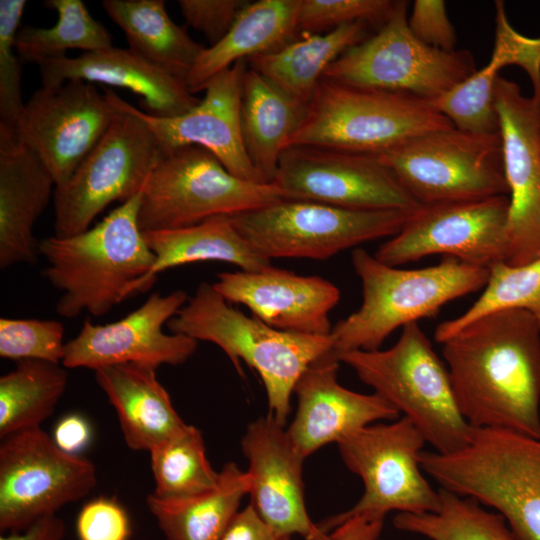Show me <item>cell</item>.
Wrapping results in <instances>:
<instances>
[{
  "label": "cell",
  "instance_id": "45",
  "mask_svg": "<svg viewBox=\"0 0 540 540\" xmlns=\"http://www.w3.org/2000/svg\"><path fill=\"white\" fill-rule=\"evenodd\" d=\"M408 25L413 35L422 43L444 51L456 50L457 36L444 1H414Z\"/></svg>",
  "mask_w": 540,
  "mask_h": 540
},
{
  "label": "cell",
  "instance_id": "29",
  "mask_svg": "<svg viewBox=\"0 0 540 540\" xmlns=\"http://www.w3.org/2000/svg\"><path fill=\"white\" fill-rule=\"evenodd\" d=\"M307 106L248 66L243 78L241 133L248 158L265 183L274 181L281 154L303 122Z\"/></svg>",
  "mask_w": 540,
  "mask_h": 540
},
{
  "label": "cell",
  "instance_id": "4",
  "mask_svg": "<svg viewBox=\"0 0 540 540\" xmlns=\"http://www.w3.org/2000/svg\"><path fill=\"white\" fill-rule=\"evenodd\" d=\"M418 459L440 488L496 510L516 540H540V438L473 427L461 449Z\"/></svg>",
  "mask_w": 540,
  "mask_h": 540
},
{
  "label": "cell",
  "instance_id": "27",
  "mask_svg": "<svg viewBox=\"0 0 540 540\" xmlns=\"http://www.w3.org/2000/svg\"><path fill=\"white\" fill-rule=\"evenodd\" d=\"M300 0L249 2L228 33L206 47L186 77L188 90L195 94L218 73L238 61L262 55L291 42L298 33Z\"/></svg>",
  "mask_w": 540,
  "mask_h": 540
},
{
  "label": "cell",
  "instance_id": "31",
  "mask_svg": "<svg viewBox=\"0 0 540 540\" xmlns=\"http://www.w3.org/2000/svg\"><path fill=\"white\" fill-rule=\"evenodd\" d=\"M102 6L130 51L185 83L206 47L169 17L163 0H104Z\"/></svg>",
  "mask_w": 540,
  "mask_h": 540
},
{
  "label": "cell",
  "instance_id": "2",
  "mask_svg": "<svg viewBox=\"0 0 540 540\" xmlns=\"http://www.w3.org/2000/svg\"><path fill=\"white\" fill-rule=\"evenodd\" d=\"M142 191L86 231L50 236L39 242L47 262L42 276L62 294L56 313L75 318L102 316L133 294L155 256L138 223Z\"/></svg>",
  "mask_w": 540,
  "mask_h": 540
},
{
  "label": "cell",
  "instance_id": "38",
  "mask_svg": "<svg viewBox=\"0 0 540 540\" xmlns=\"http://www.w3.org/2000/svg\"><path fill=\"white\" fill-rule=\"evenodd\" d=\"M498 77L488 75L481 68L429 103L459 130L499 134V119L494 103V86Z\"/></svg>",
  "mask_w": 540,
  "mask_h": 540
},
{
  "label": "cell",
  "instance_id": "50",
  "mask_svg": "<svg viewBox=\"0 0 540 540\" xmlns=\"http://www.w3.org/2000/svg\"><path fill=\"white\" fill-rule=\"evenodd\" d=\"M376 540H378V539H376Z\"/></svg>",
  "mask_w": 540,
  "mask_h": 540
},
{
  "label": "cell",
  "instance_id": "23",
  "mask_svg": "<svg viewBox=\"0 0 540 540\" xmlns=\"http://www.w3.org/2000/svg\"><path fill=\"white\" fill-rule=\"evenodd\" d=\"M339 363L331 349L307 367L294 388L297 411L286 430L305 459L324 445L400 414L376 393L362 394L340 385Z\"/></svg>",
  "mask_w": 540,
  "mask_h": 540
},
{
  "label": "cell",
  "instance_id": "41",
  "mask_svg": "<svg viewBox=\"0 0 540 540\" xmlns=\"http://www.w3.org/2000/svg\"><path fill=\"white\" fill-rule=\"evenodd\" d=\"M397 1L391 0H300L297 28L303 34L330 31L341 25L365 22L381 27Z\"/></svg>",
  "mask_w": 540,
  "mask_h": 540
},
{
  "label": "cell",
  "instance_id": "8",
  "mask_svg": "<svg viewBox=\"0 0 540 540\" xmlns=\"http://www.w3.org/2000/svg\"><path fill=\"white\" fill-rule=\"evenodd\" d=\"M286 199L290 195L274 183L239 178L207 149L185 146L162 155L149 175L138 223L142 232L177 229Z\"/></svg>",
  "mask_w": 540,
  "mask_h": 540
},
{
  "label": "cell",
  "instance_id": "25",
  "mask_svg": "<svg viewBox=\"0 0 540 540\" xmlns=\"http://www.w3.org/2000/svg\"><path fill=\"white\" fill-rule=\"evenodd\" d=\"M55 183L16 132L0 127V269L37 262L33 227L54 195Z\"/></svg>",
  "mask_w": 540,
  "mask_h": 540
},
{
  "label": "cell",
  "instance_id": "17",
  "mask_svg": "<svg viewBox=\"0 0 540 540\" xmlns=\"http://www.w3.org/2000/svg\"><path fill=\"white\" fill-rule=\"evenodd\" d=\"M119 108L107 91L69 80L42 87L25 103L17 126L18 139L42 162L55 187L65 184L101 139Z\"/></svg>",
  "mask_w": 540,
  "mask_h": 540
},
{
  "label": "cell",
  "instance_id": "26",
  "mask_svg": "<svg viewBox=\"0 0 540 540\" xmlns=\"http://www.w3.org/2000/svg\"><path fill=\"white\" fill-rule=\"evenodd\" d=\"M96 383L113 406L126 445L150 452L186 426L156 376V368L120 364L94 370Z\"/></svg>",
  "mask_w": 540,
  "mask_h": 540
},
{
  "label": "cell",
  "instance_id": "21",
  "mask_svg": "<svg viewBox=\"0 0 540 540\" xmlns=\"http://www.w3.org/2000/svg\"><path fill=\"white\" fill-rule=\"evenodd\" d=\"M247 68V60H241L215 75L204 88V98L182 115L159 117L138 109L162 155L185 146H199L215 155L235 176L265 183L248 158L241 133L243 78Z\"/></svg>",
  "mask_w": 540,
  "mask_h": 540
},
{
  "label": "cell",
  "instance_id": "20",
  "mask_svg": "<svg viewBox=\"0 0 540 540\" xmlns=\"http://www.w3.org/2000/svg\"><path fill=\"white\" fill-rule=\"evenodd\" d=\"M248 460L250 503L277 532L305 540H334L310 519L305 506V458L272 414L251 422L241 441Z\"/></svg>",
  "mask_w": 540,
  "mask_h": 540
},
{
  "label": "cell",
  "instance_id": "10",
  "mask_svg": "<svg viewBox=\"0 0 540 540\" xmlns=\"http://www.w3.org/2000/svg\"><path fill=\"white\" fill-rule=\"evenodd\" d=\"M407 8V1H397L376 33L347 49L325 70L323 77L430 102L477 71L469 50L444 51L418 40L409 28Z\"/></svg>",
  "mask_w": 540,
  "mask_h": 540
},
{
  "label": "cell",
  "instance_id": "13",
  "mask_svg": "<svg viewBox=\"0 0 540 540\" xmlns=\"http://www.w3.org/2000/svg\"><path fill=\"white\" fill-rule=\"evenodd\" d=\"M414 211L353 210L286 199L231 217L262 256L326 260L339 252L396 235Z\"/></svg>",
  "mask_w": 540,
  "mask_h": 540
},
{
  "label": "cell",
  "instance_id": "15",
  "mask_svg": "<svg viewBox=\"0 0 540 540\" xmlns=\"http://www.w3.org/2000/svg\"><path fill=\"white\" fill-rule=\"evenodd\" d=\"M509 196L421 206L374 256L397 267L441 254L486 269L506 262Z\"/></svg>",
  "mask_w": 540,
  "mask_h": 540
},
{
  "label": "cell",
  "instance_id": "6",
  "mask_svg": "<svg viewBox=\"0 0 540 540\" xmlns=\"http://www.w3.org/2000/svg\"><path fill=\"white\" fill-rule=\"evenodd\" d=\"M357 377L409 418L436 452L464 447L471 426L461 414L448 369L417 322L402 327L386 350H354L337 356Z\"/></svg>",
  "mask_w": 540,
  "mask_h": 540
},
{
  "label": "cell",
  "instance_id": "44",
  "mask_svg": "<svg viewBox=\"0 0 540 540\" xmlns=\"http://www.w3.org/2000/svg\"><path fill=\"white\" fill-rule=\"evenodd\" d=\"M248 3L244 0H179L178 6L187 24L201 32L213 46L228 33Z\"/></svg>",
  "mask_w": 540,
  "mask_h": 540
},
{
  "label": "cell",
  "instance_id": "48",
  "mask_svg": "<svg viewBox=\"0 0 540 540\" xmlns=\"http://www.w3.org/2000/svg\"><path fill=\"white\" fill-rule=\"evenodd\" d=\"M65 523L57 515L37 520L27 528L1 535L0 540H64Z\"/></svg>",
  "mask_w": 540,
  "mask_h": 540
},
{
  "label": "cell",
  "instance_id": "1",
  "mask_svg": "<svg viewBox=\"0 0 540 540\" xmlns=\"http://www.w3.org/2000/svg\"><path fill=\"white\" fill-rule=\"evenodd\" d=\"M442 345L458 408L471 426L540 438V326L530 313L486 314Z\"/></svg>",
  "mask_w": 540,
  "mask_h": 540
},
{
  "label": "cell",
  "instance_id": "36",
  "mask_svg": "<svg viewBox=\"0 0 540 540\" xmlns=\"http://www.w3.org/2000/svg\"><path fill=\"white\" fill-rule=\"evenodd\" d=\"M155 482L153 496L163 500L195 496L217 486L216 472L206 456L201 431L187 426L176 436L150 452Z\"/></svg>",
  "mask_w": 540,
  "mask_h": 540
},
{
  "label": "cell",
  "instance_id": "3",
  "mask_svg": "<svg viewBox=\"0 0 540 540\" xmlns=\"http://www.w3.org/2000/svg\"><path fill=\"white\" fill-rule=\"evenodd\" d=\"M351 261L362 283L363 299L357 311L332 327L337 356L380 349L397 328L433 318L446 303L483 289L489 277V269L453 257H443L435 266L399 269L357 248Z\"/></svg>",
  "mask_w": 540,
  "mask_h": 540
},
{
  "label": "cell",
  "instance_id": "34",
  "mask_svg": "<svg viewBox=\"0 0 540 540\" xmlns=\"http://www.w3.org/2000/svg\"><path fill=\"white\" fill-rule=\"evenodd\" d=\"M46 5L57 12V21L48 28H19L15 49L21 61L40 65L66 56L69 49L86 53L112 47L110 33L90 15L82 1L50 0Z\"/></svg>",
  "mask_w": 540,
  "mask_h": 540
},
{
  "label": "cell",
  "instance_id": "43",
  "mask_svg": "<svg viewBox=\"0 0 540 540\" xmlns=\"http://www.w3.org/2000/svg\"><path fill=\"white\" fill-rule=\"evenodd\" d=\"M79 540H128L130 521L115 499L99 497L83 505L76 519Z\"/></svg>",
  "mask_w": 540,
  "mask_h": 540
},
{
  "label": "cell",
  "instance_id": "14",
  "mask_svg": "<svg viewBox=\"0 0 540 540\" xmlns=\"http://www.w3.org/2000/svg\"><path fill=\"white\" fill-rule=\"evenodd\" d=\"M94 464L61 450L41 427L1 439L0 530L17 532L88 495Z\"/></svg>",
  "mask_w": 540,
  "mask_h": 540
},
{
  "label": "cell",
  "instance_id": "18",
  "mask_svg": "<svg viewBox=\"0 0 540 540\" xmlns=\"http://www.w3.org/2000/svg\"><path fill=\"white\" fill-rule=\"evenodd\" d=\"M183 290L151 294L136 310L122 319L94 324L89 318L73 339L66 342L62 365L93 371L112 365H161L185 363L196 351L198 341L175 333H165L169 322L188 301Z\"/></svg>",
  "mask_w": 540,
  "mask_h": 540
},
{
  "label": "cell",
  "instance_id": "5",
  "mask_svg": "<svg viewBox=\"0 0 540 540\" xmlns=\"http://www.w3.org/2000/svg\"><path fill=\"white\" fill-rule=\"evenodd\" d=\"M171 333L219 346L242 374L240 360L260 375L269 413L285 426L290 399L307 367L332 349L331 335H305L275 329L233 308L208 282L167 323Z\"/></svg>",
  "mask_w": 540,
  "mask_h": 540
},
{
  "label": "cell",
  "instance_id": "7",
  "mask_svg": "<svg viewBox=\"0 0 540 540\" xmlns=\"http://www.w3.org/2000/svg\"><path fill=\"white\" fill-rule=\"evenodd\" d=\"M450 127L454 126L428 101L323 77L286 148L313 146L377 156L419 135Z\"/></svg>",
  "mask_w": 540,
  "mask_h": 540
},
{
  "label": "cell",
  "instance_id": "24",
  "mask_svg": "<svg viewBox=\"0 0 540 540\" xmlns=\"http://www.w3.org/2000/svg\"><path fill=\"white\" fill-rule=\"evenodd\" d=\"M42 87H58L69 80H83L129 89L142 98L148 114L175 117L194 108L200 100L186 84L150 64L129 49L110 47L77 57L63 56L39 65Z\"/></svg>",
  "mask_w": 540,
  "mask_h": 540
},
{
  "label": "cell",
  "instance_id": "42",
  "mask_svg": "<svg viewBox=\"0 0 540 540\" xmlns=\"http://www.w3.org/2000/svg\"><path fill=\"white\" fill-rule=\"evenodd\" d=\"M491 62L499 71L516 65L528 75L532 97L540 101V36L529 37L519 33L509 22L503 1H495V37Z\"/></svg>",
  "mask_w": 540,
  "mask_h": 540
},
{
  "label": "cell",
  "instance_id": "37",
  "mask_svg": "<svg viewBox=\"0 0 540 540\" xmlns=\"http://www.w3.org/2000/svg\"><path fill=\"white\" fill-rule=\"evenodd\" d=\"M504 309L527 311L540 326V257L519 266L493 265L478 299L461 315L441 322L434 338L442 344L472 321Z\"/></svg>",
  "mask_w": 540,
  "mask_h": 540
},
{
  "label": "cell",
  "instance_id": "46",
  "mask_svg": "<svg viewBox=\"0 0 540 540\" xmlns=\"http://www.w3.org/2000/svg\"><path fill=\"white\" fill-rule=\"evenodd\" d=\"M221 540H291L268 525L251 503L234 516Z\"/></svg>",
  "mask_w": 540,
  "mask_h": 540
},
{
  "label": "cell",
  "instance_id": "16",
  "mask_svg": "<svg viewBox=\"0 0 540 540\" xmlns=\"http://www.w3.org/2000/svg\"><path fill=\"white\" fill-rule=\"evenodd\" d=\"M293 200L353 210L415 211L421 205L375 155L287 147L272 182Z\"/></svg>",
  "mask_w": 540,
  "mask_h": 540
},
{
  "label": "cell",
  "instance_id": "22",
  "mask_svg": "<svg viewBox=\"0 0 540 540\" xmlns=\"http://www.w3.org/2000/svg\"><path fill=\"white\" fill-rule=\"evenodd\" d=\"M212 285L228 303L248 307L267 325L305 335H330L329 312L340 300V290L330 281L273 266L222 272Z\"/></svg>",
  "mask_w": 540,
  "mask_h": 540
},
{
  "label": "cell",
  "instance_id": "35",
  "mask_svg": "<svg viewBox=\"0 0 540 540\" xmlns=\"http://www.w3.org/2000/svg\"><path fill=\"white\" fill-rule=\"evenodd\" d=\"M441 506L434 513H397L396 529L430 540H516L505 519L476 500L439 488Z\"/></svg>",
  "mask_w": 540,
  "mask_h": 540
},
{
  "label": "cell",
  "instance_id": "11",
  "mask_svg": "<svg viewBox=\"0 0 540 540\" xmlns=\"http://www.w3.org/2000/svg\"><path fill=\"white\" fill-rule=\"evenodd\" d=\"M377 156L421 206L509 195L500 133L450 127Z\"/></svg>",
  "mask_w": 540,
  "mask_h": 540
},
{
  "label": "cell",
  "instance_id": "39",
  "mask_svg": "<svg viewBox=\"0 0 540 540\" xmlns=\"http://www.w3.org/2000/svg\"><path fill=\"white\" fill-rule=\"evenodd\" d=\"M64 327L56 320L0 318V357L62 364Z\"/></svg>",
  "mask_w": 540,
  "mask_h": 540
},
{
  "label": "cell",
  "instance_id": "40",
  "mask_svg": "<svg viewBox=\"0 0 540 540\" xmlns=\"http://www.w3.org/2000/svg\"><path fill=\"white\" fill-rule=\"evenodd\" d=\"M25 6V0H0V127L16 133L25 103L15 38Z\"/></svg>",
  "mask_w": 540,
  "mask_h": 540
},
{
  "label": "cell",
  "instance_id": "33",
  "mask_svg": "<svg viewBox=\"0 0 540 540\" xmlns=\"http://www.w3.org/2000/svg\"><path fill=\"white\" fill-rule=\"evenodd\" d=\"M68 384L62 364L21 360L0 377V438L39 428L54 412Z\"/></svg>",
  "mask_w": 540,
  "mask_h": 540
},
{
  "label": "cell",
  "instance_id": "12",
  "mask_svg": "<svg viewBox=\"0 0 540 540\" xmlns=\"http://www.w3.org/2000/svg\"><path fill=\"white\" fill-rule=\"evenodd\" d=\"M426 443L412 421L403 416L395 422L359 429L337 445L345 466L359 476L364 492L349 510L319 525L327 533L355 516L385 518L398 513H434L440 509L439 490L422 474L419 454Z\"/></svg>",
  "mask_w": 540,
  "mask_h": 540
},
{
  "label": "cell",
  "instance_id": "19",
  "mask_svg": "<svg viewBox=\"0 0 540 540\" xmlns=\"http://www.w3.org/2000/svg\"><path fill=\"white\" fill-rule=\"evenodd\" d=\"M494 103L509 188L505 263L519 266L540 257V101L499 75Z\"/></svg>",
  "mask_w": 540,
  "mask_h": 540
},
{
  "label": "cell",
  "instance_id": "47",
  "mask_svg": "<svg viewBox=\"0 0 540 540\" xmlns=\"http://www.w3.org/2000/svg\"><path fill=\"white\" fill-rule=\"evenodd\" d=\"M52 439L64 452L78 455L91 439V428L84 417L70 414L57 423Z\"/></svg>",
  "mask_w": 540,
  "mask_h": 540
},
{
  "label": "cell",
  "instance_id": "28",
  "mask_svg": "<svg viewBox=\"0 0 540 540\" xmlns=\"http://www.w3.org/2000/svg\"><path fill=\"white\" fill-rule=\"evenodd\" d=\"M143 236L155 260L135 284L133 293L147 291L160 272L194 262H226L249 272L272 266L271 260L259 254L226 215L183 228L145 231Z\"/></svg>",
  "mask_w": 540,
  "mask_h": 540
},
{
  "label": "cell",
  "instance_id": "32",
  "mask_svg": "<svg viewBox=\"0 0 540 540\" xmlns=\"http://www.w3.org/2000/svg\"><path fill=\"white\" fill-rule=\"evenodd\" d=\"M248 493L247 473L228 462L213 489L175 500L150 494L146 503L166 540H221Z\"/></svg>",
  "mask_w": 540,
  "mask_h": 540
},
{
  "label": "cell",
  "instance_id": "30",
  "mask_svg": "<svg viewBox=\"0 0 540 540\" xmlns=\"http://www.w3.org/2000/svg\"><path fill=\"white\" fill-rule=\"evenodd\" d=\"M369 26L354 22L323 34H303L247 63L284 93L308 105L325 70L347 49L365 40Z\"/></svg>",
  "mask_w": 540,
  "mask_h": 540
},
{
  "label": "cell",
  "instance_id": "9",
  "mask_svg": "<svg viewBox=\"0 0 540 540\" xmlns=\"http://www.w3.org/2000/svg\"><path fill=\"white\" fill-rule=\"evenodd\" d=\"M106 91L120 111L69 180L55 187V236L86 231L111 203L122 204L139 194L162 157L138 109Z\"/></svg>",
  "mask_w": 540,
  "mask_h": 540
},
{
  "label": "cell",
  "instance_id": "49",
  "mask_svg": "<svg viewBox=\"0 0 540 540\" xmlns=\"http://www.w3.org/2000/svg\"><path fill=\"white\" fill-rule=\"evenodd\" d=\"M383 518L355 516L341 523L331 534L334 540H376L383 528Z\"/></svg>",
  "mask_w": 540,
  "mask_h": 540
}]
</instances>
